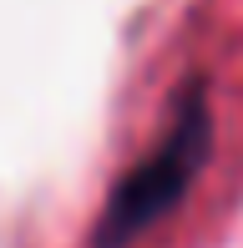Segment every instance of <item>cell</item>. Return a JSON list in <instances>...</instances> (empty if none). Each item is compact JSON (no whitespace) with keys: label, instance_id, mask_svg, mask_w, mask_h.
Returning a JSON list of instances; mask_svg holds the SVG:
<instances>
[{"label":"cell","instance_id":"cell-1","mask_svg":"<svg viewBox=\"0 0 243 248\" xmlns=\"http://www.w3.org/2000/svg\"><path fill=\"white\" fill-rule=\"evenodd\" d=\"M213 152V92L203 76H187L167 107L157 142L112 183L91 228V248H132L142 243L162 218L182 208Z\"/></svg>","mask_w":243,"mask_h":248}]
</instances>
